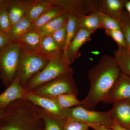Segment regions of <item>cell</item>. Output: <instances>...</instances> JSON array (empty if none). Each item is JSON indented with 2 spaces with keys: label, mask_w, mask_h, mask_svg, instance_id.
<instances>
[{
  "label": "cell",
  "mask_w": 130,
  "mask_h": 130,
  "mask_svg": "<svg viewBox=\"0 0 130 130\" xmlns=\"http://www.w3.org/2000/svg\"><path fill=\"white\" fill-rule=\"evenodd\" d=\"M12 0H0V10L9 9Z\"/></svg>",
  "instance_id": "cell-34"
},
{
  "label": "cell",
  "mask_w": 130,
  "mask_h": 130,
  "mask_svg": "<svg viewBox=\"0 0 130 130\" xmlns=\"http://www.w3.org/2000/svg\"><path fill=\"white\" fill-rule=\"evenodd\" d=\"M122 72L113 56L105 55L88 73L90 88L88 95L81 101V106L94 109L102 101Z\"/></svg>",
  "instance_id": "cell-1"
},
{
  "label": "cell",
  "mask_w": 130,
  "mask_h": 130,
  "mask_svg": "<svg viewBox=\"0 0 130 130\" xmlns=\"http://www.w3.org/2000/svg\"><path fill=\"white\" fill-rule=\"evenodd\" d=\"M91 32L80 28L68 48L66 57L64 59L68 65L71 66L81 56L79 48L83 44L91 40Z\"/></svg>",
  "instance_id": "cell-11"
},
{
  "label": "cell",
  "mask_w": 130,
  "mask_h": 130,
  "mask_svg": "<svg viewBox=\"0 0 130 130\" xmlns=\"http://www.w3.org/2000/svg\"><path fill=\"white\" fill-rule=\"evenodd\" d=\"M130 99V76L121 72L102 101L107 104Z\"/></svg>",
  "instance_id": "cell-9"
},
{
  "label": "cell",
  "mask_w": 130,
  "mask_h": 130,
  "mask_svg": "<svg viewBox=\"0 0 130 130\" xmlns=\"http://www.w3.org/2000/svg\"><path fill=\"white\" fill-rule=\"evenodd\" d=\"M96 13L100 17L102 28L105 30L120 29L119 22L117 20L105 14L100 9H98Z\"/></svg>",
  "instance_id": "cell-28"
},
{
  "label": "cell",
  "mask_w": 130,
  "mask_h": 130,
  "mask_svg": "<svg viewBox=\"0 0 130 130\" xmlns=\"http://www.w3.org/2000/svg\"><path fill=\"white\" fill-rule=\"evenodd\" d=\"M55 6L53 0H34L26 18L32 23L50 8Z\"/></svg>",
  "instance_id": "cell-20"
},
{
  "label": "cell",
  "mask_w": 130,
  "mask_h": 130,
  "mask_svg": "<svg viewBox=\"0 0 130 130\" xmlns=\"http://www.w3.org/2000/svg\"><path fill=\"white\" fill-rule=\"evenodd\" d=\"M0 130H45L36 105L25 98L12 103L3 110Z\"/></svg>",
  "instance_id": "cell-2"
},
{
  "label": "cell",
  "mask_w": 130,
  "mask_h": 130,
  "mask_svg": "<svg viewBox=\"0 0 130 130\" xmlns=\"http://www.w3.org/2000/svg\"><path fill=\"white\" fill-rule=\"evenodd\" d=\"M89 127L93 128L94 130H113L111 128H108L104 126L96 125H90Z\"/></svg>",
  "instance_id": "cell-35"
},
{
  "label": "cell",
  "mask_w": 130,
  "mask_h": 130,
  "mask_svg": "<svg viewBox=\"0 0 130 130\" xmlns=\"http://www.w3.org/2000/svg\"><path fill=\"white\" fill-rule=\"evenodd\" d=\"M110 128L113 130H129L115 123H114Z\"/></svg>",
  "instance_id": "cell-36"
},
{
  "label": "cell",
  "mask_w": 130,
  "mask_h": 130,
  "mask_svg": "<svg viewBox=\"0 0 130 130\" xmlns=\"http://www.w3.org/2000/svg\"><path fill=\"white\" fill-rule=\"evenodd\" d=\"M109 111L115 123L130 130V99L114 102Z\"/></svg>",
  "instance_id": "cell-10"
},
{
  "label": "cell",
  "mask_w": 130,
  "mask_h": 130,
  "mask_svg": "<svg viewBox=\"0 0 130 130\" xmlns=\"http://www.w3.org/2000/svg\"><path fill=\"white\" fill-rule=\"evenodd\" d=\"M124 8L126 9V11L130 14V1H126Z\"/></svg>",
  "instance_id": "cell-37"
},
{
  "label": "cell",
  "mask_w": 130,
  "mask_h": 130,
  "mask_svg": "<svg viewBox=\"0 0 130 130\" xmlns=\"http://www.w3.org/2000/svg\"><path fill=\"white\" fill-rule=\"evenodd\" d=\"M64 13L61 8L54 6L44 12L35 22L32 23V29L38 31L42 26L56 17Z\"/></svg>",
  "instance_id": "cell-24"
},
{
  "label": "cell",
  "mask_w": 130,
  "mask_h": 130,
  "mask_svg": "<svg viewBox=\"0 0 130 130\" xmlns=\"http://www.w3.org/2000/svg\"><path fill=\"white\" fill-rule=\"evenodd\" d=\"M74 71L63 74L44 84L31 93L44 97L69 94L77 97L78 90L73 77Z\"/></svg>",
  "instance_id": "cell-5"
},
{
  "label": "cell",
  "mask_w": 130,
  "mask_h": 130,
  "mask_svg": "<svg viewBox=\"0 0 130 130\" xmlns=\"http://www.w3.org/2000/svg\"><path fill=\"white\" fill-rule=\"evenodd\" d=\"M27 92L16 77L11 84L0 94V109L4 110L12 103L23 98Z\"/></svg>",
  "instance_id": "cell-13"
},
{
  "label": "cell",
  "mask_w": 130,
  "mask_h": 130,
  "mask_svg": "<svg viewBox=\"0 0 130 130\" xmlns=\"http://www.w3.org/2000/svg\"><path fill=\"white\" fill-rule=\"evenodd\" d=\"M87 124L76 119L69 118L65 120L63 124V130H88Z\"/></svg>",
  "instance_id": "cell-29"
},
{
  "label": "cell",
  "mask_w": 130,
  "mask_h": 130,
  "mask_svg": "<svg viewBox=\"0 0 130 130\" xmlns=\"http://www.w3.org/2000/svg\"><path fill=\"white\" fill-rule=\"evenodd\" d=\"M3 110H1V109H0V118H1V117L2 116L3 114Z\"/></svg>",
  "instance_id": "cell-38"
},
{
  "label": "cell",
  "mask_w": 130,
  "mask_h": 130,
  "mask_svg": "<svg viewBox=\"0 0 130 130\" xmlns=\"http://www.w3.org/2000/svg\"><path fill=\"white\" fill-rule=\"evenodd\" d=\"M126 0L97 1L98 9L118 21L121 12L124 9Z\"/></svg>",
  "instance_id": "cell-16"
},
{
  "label": "cell",
  "mask_w": 130,
  "mask_h": 130,
  "mask_svg": "<svg viewBox=\"0 0 130 130\" xmlns=\"http://www.w3.org/2000/svg\"><path fill=\"white\" fill-rule=\"evenodd\" d=\"M50 35L59 48L63 51L66 41V26L53 32Z\"/></svg>",
  "instance_id": "cell-30"
},
{
  "label": "cell",
  "mask_w": 130,
  "mask_h": 130,
  "mask_svg": "<svg viewBox=\"0 0 130 130\" xmlns=\"http://www.w3.org/2000/svg\"><path fill=\"white\" fill-rule=\"evenodd\" d=\"M42 35L38 31L32 30L27 32L19 42L23 51L39 54Z\"/></svg>",
  "instance_id": "cell-15"
},
{
  "label": "cell",
  "mask_w": 130,
  "mask_h": 130,
  "mask_svg": "<svg viewBox=\"0 0 130 130\" xmlns=\"http://www.w3.org/2000/svg\"><path fill=\"white\" fill-rule=\"evenodd\" d=\"M68 16L64 13L56 17L42 26L38 30L42 36L50 35L52 33L66 26L67 24Z\"/></svg>",
  "instance_id": "cell-22"
},
{
  "label": "cell",
  "mask_w": 130,
  "mask_h": 130,
  "mask_svg": "<svg viewBox=\"0 0 130 130\" xmlns=\"http://www.w3.org/2000/svg\"><path fill=\"white\" fill-rule=\"evenodd\" d=\"M10 43L6 36L0 31V50Z\"/></svg>",
  "instance_id": "cell-33"
},
{
  "label": "cell",
  "mask_w": 130,
  "mask_h": 130,
  "mask_svg": "<svg viewBox=\"0 0 130 130\" xmlns=\"http://www.w3.org/2000/svg\"><path fill=\"white\" fill-rule=\"evenodd\" d=\"M55 6L61 8L64 13L78 20L88 13L98 9L97 1L85 0H53Z\"/></svg>",
  "instance_id": "cell-8"
},
{
  "label": "cell",
  "mask_w": 130,
  "mask_h": 130,
  "mask_svg": "<svg viewBox=\"0 0 130 130\" xmlns=\"http://www.w3.org/2000/svg\"><path fill=\"white\" fill-rule=\"evenodd\" d=\"M113 53L115 60L121 72L130 76V52L126 48L118 46Z\"/></svg>",
  "instance_id": "cell-21"
},
{
  "label": "cell",
  "mask_w": 130,
  "mask_h": 130,
  "mask_svg": "<svg viewBox=\"0 0 130 130\" xmlns=\"http://www.w3.org/2000/svg\"><path fill=\"white\" fill-rule=\"evenodd\" d=\"M72 118L82 121L88 125H96L110 128L114 123L109 111L98 112L84 108L80 105L65 108V120Z\"/></svg>",
  "instance_id": "cell-7"
},
{
  "label": "cell",
  "mask_w": 130,
  "mask_h": 130,
  "mask_svg": "<svg viewBox=\"0 0 130 130\" xmlns=\"http://www.w3.org/2000/svg\"><path fill=\"white\" fill-rule=\"evenodd\" d=\"M23 98L29 101L34 105L41 107L65 120V108L59 106L51 98L38 95L31 92H29L26 93Z\"/></svg>",
  "instance_id": "cell-12"
},
{
  "label": "cell",
  "mask_w": 130,
  "mask_h": 130,
  "mask_svg": "<svg viewBox=\"0 0 130 130\" xmlns=\"http://www.w3.org/2000/svg\"><path fill=\"white\" fill-rule=\"evenodd\" d=\"M73 71L72 68L65 62L62 55H61L50 61L46 66L28 82L24 89L27 92H32L61 75Z\"/></svg>",
  "instance_id": "cell-4"
},
{
  "label": "cell",
  "mask_w": 130,
  "mask_h": 130,
  "mask_svg": "<svg viewBox=\"0 0 130 130\" xmlns=\"http://www.w3.org/2000/svg\"><path fill=\"white\" fill-rule=\"evenodd\" d=\"M105 32L117 43L118 46L127 48L125 38L120 29L105 30Z\"/></svg>",
  "instance_id": "cell-32"
},
{
  "label": "cell",
  "mask_w": 130,
  "mask_h": 130,
  "mask_svg": "<svg viewBox=\"0 0 130 130\" xmlns=\"http://www.w3.org/2000/svg\"><path fill=\"white\" fill-rule=\"evenodd\" d=\"M96 11L90 13L89 15H86L79 19L78 20L80 28L91 34L94 33L98 29L103 28L101 21L96 13Z\"/></svg>",
  "instance_id": "cell-23"
},
{
  "label": "cell",
  "mask_w": 130,
  "mask_h": 130,
  "mask_svg": "<svg viewBox=\"0 0 130 130\" xmlns=\"http://www.w3.org/2000/svg\"><path fill=\"white\" fill-rule=\"evenodd\" d=\"M118 22L124 37L128 51L130 52V14L124 9L121 12Z\"/></svg>",
  "instance_id": "cell-26"
},
{
  "label": "cell",
  "mask_w": 130,
  "mask_h": 130,
  "mask_svg": "<svg viewBox=\"0 0 130 130\" xmlns=\"http://www.w3.org/2000/svg\"><path fill=\"white\" fill-rule=\"evenodd\" d=\"M48 98L53 100L59 106L62 108H70L74 106H77L81 105V101L77 99V97L72 95L65 94Z\"/></svg>",
  "instance_id": "cell-27"
},
{
  "label": "cell",
  "mask_w": 130,
  "mask_h": 130,
  "mask_svg": "<svg viewBox=\"0 0 130 130\" xmlns=\"http://www.w3.org/2000/svg\"><path fill=\"white\" fill-rule=\"evenodd\" d=\"M32 30V23L25 17L13 26L6 36L10 42H19L27 32Z\"/></svg>",
  "instance_id": "cell-18"
},
{
  "label": "cell",
  "mask_w": 130,
  "mask_h": 130,
  "mask_svg": "<svg viewBox=\"0 0 130 130\" xmlns=\"http://www.w3.org/2000/svg\"><path fill=\"white\" fill-rule=\"evenodd\" d=\"M11 27L8 10H0V31L6 35Z\"/></svg>",
  "instance_id": "cell-31"
},
{
  "label": "cell",
  "mask_w": 130,
  "mask_h": 130,
  "mask_svg": "<svg viewBox=\"0 0 130 130\" xmlns=\"http://www.w3.org/2000/svg\"><path fill=\"white\" fill-rule=\"evenodd\" d=\"M49 61L38 54L26 52L22 50L16 77L20 85L24 89L30 79L41 71Z\"/></svg>",
  "instance_id": "cell-6"
},
{
  "label": "cell",
  "mask_w": 130,
  "mask_h": 130,
  "mask_svg": "<svg viewBox=\"0 0 130 130\" xmlns=\"http://www.w3.org/2000/svg\"><path fill=\"white\" fill-rule=\"evenodd\" d=\"M39 115L44 121L45 130H63L64 120L36 105Z\"/></svg>",
  "instance_id": "cell-19"
},
{
  "label": "cell",
  "mask_w": 130,
  "mask_h": 130,
  "mask_svg": "<svg viewBox=\"0 0 130 130\" xmlns=\"http://www.w3.org/2000/svg\"><path fill=\"white\" fill-rule=\"evenodd\" d=\"M68 16V19L66 25V41L62 54L63 60L66 57L69 44L74 39L80 29L78 20L73 16L70 15Z\"/></svg>",
  "instance_id": "cell-25"
},
{
  "label": "cell",
  "mask_w": 130,
  "mask_h": 130,
  "mask_svg": "<svg viewBox=\"0 0 130 130\" xmlns=\"http://www.w3.org/2000/svg\"><path fill=\"white\" fill-rule=\"evenodd\" d=\"M34 1V0H12L8 10L12 27L26 17L28 10Z\"/></svg>",
  "instance_id": "cell-14"
},
{
  "label": "cell",
  "mask_w": 130,
  "mask_h": 130,
  "mask_svg": "<svg viewBox=\"0 0 130 130\" xmlns=\"http://www.w3.org/2000/svg\"><path fill=\"white\" fill-rule=\"evenodd\" d=\"M21 53L19 42L10 43L0 50V79L6 88L16 78Z\"/></svg>",
  "instance_id": "cell-3"
},
{
  "label": "cell",
  "mask_w": 130,
  "mask_h": 130,
  "mask_svg": "<svg viewBox=\"0 0 130 130\" xmlns=\"http://www.w3.org/2000/svg\"><path fill=\"white\" fill-rule=\"evenodd\" d=\"M61 50L50 35L42 36L41 49L39 54L49 61L62 55Z\"/></svg>",
  "instance_id": "cell-17"
}]
</instances>
